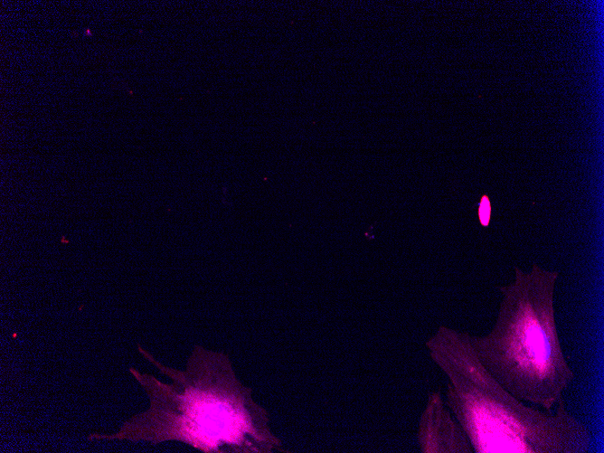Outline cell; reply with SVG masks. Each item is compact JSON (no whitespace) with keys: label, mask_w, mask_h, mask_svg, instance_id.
<instances>
[{"label":"cell","mask_w":604,"mask_h":453,"mask_svg":"<svg viewBox=\"0 0 604 453\" xmlns=\"http://www.w3.org/2000/svg\"><path fill=\"white\" fill-rule=\"evenodd\" d=\"M417 440L421 453H472L468 437L442 397L441 391L429 392L420 414Z\"/></svg>","instance_id":"4"},{"label":"cell","mask_w":604,"mask_h":453,"mask_svg":"<svg viewBox=\"0 0 604 453\" xmlns=\"http://www.w3.org/2000/svg\"><path fill=\"white\" fill-rule=\"evenodd\" d=\"M558 276V270L536 263L529 272L515 267L514 281L498 288L503 297L494 326L485 335H470L487 372L517 399L546 411L563 398L575 378L556 326Z\"/></svg>","instance_id":"3"},{"label":"cell","mask_w":604,"mask_h":453,"mask_svg":"<svg viewBox=\"0 0 604 453\" xmlns=\"http://www.w3.org/2000/svg\"><path fill=\"white\" fill-rule=\"evenodd\" d=\"M448 379L446 404L476 453H587L591 431L563 398L551 411L527 406L483 366L470 334L441 326L425 343Z\"/></svg>","instance_id":"2"},{"label":"cell","mask_w":604,"mask_h":453,"mask_svg":"<svg viewBox=\"0 0 604 453\" xmlns=\"http://www.w3.org/2000/svg\"><path fill=\"white\" fill-rule=\"evenodd\" d=\"M492 215L491 202L486 194H483L480 198L477 207L478 221L483 227H488Z\"/></svg>","instance_id":"5"},{"label":"cell","mask_w":604,"mask_h":453,"mask_svg":"<svg viewBox=\"0 0 604 453\" xmlns=\"http://www.w3.org/2000/svg\"><path fill=\"white\" fill-rule=\"evenodd\" d=\"M137 349L172 382L130 368L149 407L126 420L117 432L92 433L89 439L152 445L179 441L205 453L285 451L271 431L269 411L238 379L228 354L195 345L185 368L177 370L162 364L141 345Z\"/></svg>","instance_id":"1"}]
</instances>
